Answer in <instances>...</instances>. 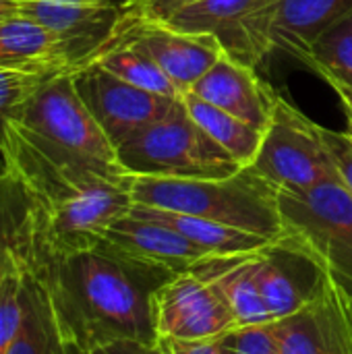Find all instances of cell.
Listing matches in <instances>:
<instances>
[{"mask_svg":"<svg viewBox=\"0 0 352 354\" xmlns=\"http://www.w3.org/2000/svg\"><path fill=\"white\" fill-rule=\"evenodd\" d=\"M191 2L195 0H127L120 6L118 25L135 21H168L176 10Z\"/></svg>","mask_w":352,"mask_h":354,"instance_id":"obj_26","label":"cell"},{"mask_svg":"<svg viewBox=\"0 0 352 354\" xmlns=\"http://www.w3.org/2000/svg\"><path fill=\"white\" fill-rule=\"evenodd\" d=\"M349 135L352 137V120H351V118H349Z\"/></svg>","mask_w":352,"mask_h":354,"instance_id":"obj_36","label":"cell"},{"mask_svg":"<svg viewBox=\"0 0 352 354\" xmlns=\"http://www.w3.org/2000/svg\"><path fill=\"white\" fill-rule=\"evenodd\" d=\"M17 270H21V263L15 247V234L0 226V282Z\"/></svg>","mask_w":352,"mask_h":354,"instance_id":"obj_28","label":"cell"},{"mask_svg":"<svg viewBox=\"0 0 352 354\" xmlns=\"http://www.w3.org/2000/svg\"><path fill=\"white\" fill-rule=\"evenodd\" d=\"M180 102L191 114V118L207 133V137L216 141L241 168H249L255 162L257 151L261 147L263 131L203 102L191 91L183 93Z\"/></svg>","mask_w":352,"mask_h":354,"instance_id":"obj_19","label":"cell"},{"mask_svg":"<svg viewBox=\"0 0 352 354\" xmlns=\"http://www.w3.org/2000/svg\"><path fill=\"white\" fill-rule=\"evenodd\" d=\"M48 292L66 346L89 353L112 342L156 344L154 295L174 272L100 243L62 257L19 261Z\"/></svg>","mask_w":352,"mask_h":354,"instance_id":"obj_1","label":"cell"},{"mask_svg":"<svg viewBox=\"0 0 352 354\" xmlns=\"http://www.w3.org/2000/svg\"><path fill=\"white\" fill-rule=\"evenodd\" d=\"M131 214L160 222V224L176 230L178 234H183L185 239H189L193 245H197L214 255L253 253V251L266 249L268 245H272L276 241V239H266V236H259V234H253V232H247L241 228L218 224V222H212L205 218L178 214V212H170V209H158V207H149V205H141V203H133Z\"/></svg>","mask_w":352,"mask_h":354,"instance_id":"obj_18","label":"cell"},{"mask_svg":"<svg viewBox=\"0 0 352 354\" xmlns=\"http://www.w3.org/2000/svg\"><path fill=\"white\" fill-rule=\"evenodd\" d=\"M110 41L131 44L149 56L174 83L180 95L191 91V87L224 54V48L216 37L183 31L162 21H135L118 25Z\"/></svg>","mask_w":352,"mask_h":354,"instance_id":"obj_10","label":"cell"},{"mask_svg":"<svg viewBox=\"0 0 352 354\" xmlns=\"http://www.w3.org/2000/svg\"><path fill=\"white\" fill-rule=\"evenodd\" d=\"M133 203L205 218L266 239L282 236L278 189L253 168L224 178L131 176Z\"/></svg>","mask_w":352,"mask_h":354,"instance_id":"obj_2","label":"cell"},{"mask_svg":"<svg viewBox=\"0 0 352 354\" xmlns=\"http://www.w3.org/2000/svg\"><path fill=\"white\" fill-rule=\"evenodd\" d=\"M12 122L60 168L112 178L129 176L114 143L81 100L73 71L48 77Z\"/></svg>","mask_w":352,"mask_h":354,"instance_id":"obj_3","label":"cell"},{"mask_svg":"<svg viewBox=\"0 0 352 354\" xmlns=\"http://www.w3.org/2000/svg\"><path fill=\"white\" fill-rule=\"evenodd\" d=\"M276 330L282 354H352L351 297L328 276L322 292Z\"/></svg>","mask_w":352,"mask_h":354,"instance_id":"obj_12","label":"cell"},{"mask_svg":"<svg viewBox=\"0 0 352 354\" xmlns=\"http://www.w3.org/2000/svg\"><path fill=\"white\" fill-rule=\"evenodd\" d=\"M56 73H35L0 66V139L10 120H15L41 83Z\"/></svg>","mask_w":352,"mask_h":354,"instance_id":"obj_23","label":"cell"},{"mask_svg":"<svg viewBox=\"0 0 352 354\" xmlns=\"http://www.w3.org/2000/svg\"><path fill=\"white\" fill-rule=\"evenodd\" d=\"M324 137L332 153L338 180L352 193V137L349 135V131L340 133V131H330L326 127H324Z\"/></svg>","mask_w":352,"mask_h":354,"instance_id":"obj_27","label":"cell"},{"mask_svg":"<svg viewBox=\"0 0 352 354\" xmlns=\"http://www.w3.org/2000/svg\"><path fill=\"white\" fill-rule=\"evenodd\" d=\"M340 95V100H342V106H344V110H346V116L352 120V95L351 93H338Z\"/></svg>","mask_w":352,"mask_h":354,"instance_id":"obj_32","label":"cell"},{"mask_svg":"<svg viewBox=\"0 0 352 354\" xmlns=\"http://www.w3.org/2000/svg\"><path fill=\"white\" fill-rule=\"evenodd\" d=\"M0 66L62 73L75 71L77 58L62 37L31 19L8 10L0 15Z\"/></svg>","mask_w":352,"mask_h":354,"instance_id":"obj_15","label":"cell"},{"mask_svg":"<svg viewBox=\"0 0 352 354\" xmlns=\"http://www.w3.org/2000/svg\"><path fill=\"white\" fill-rule=\"evenodd\" d=\"M68 348V354H83L81 351H77V348H73V346H66Z\"/></svg>","mask_w":352,"mask_h":354,"instance_id":"obj_35","label":"cell"},{"mask_svg":"<svg viewBox=\"0 0 352 354\" xmlns=\"http://www.w3.org/2000/svg\"><path fill=\"white\" fill-rule=\"evenodd\" d=\"M129 176L160 178H224L243 168L191 118L183 102L158 122L116 147Z\"/></svg>","mask_w":352,"mask_h":354,"instance_id":"obj_4","label":"cell"},{"mask_svg":"<svg viewBox=\"0 0 352 354\" xmlns=\"http://www.w3.org/2000/svg\"><path fill=\"white\" fill-rule=\"evenodd\" d=\"M237 328L226 299L193 270L174 274L154 295L156 342L218 340Z\"/></svg>","mask_w":352,"mask_h":354,"instance_id":"obj_7","label":"cell"},{"mask_svg":"<svg viewBox=\"0 0 352 354\" xmlns=\"http://www.w3.org/2000/svg\"><path fill=\"white\" fill-rule=\"evenodd\" d=\"M160 344L168 354H224L218 340H205V342H170V340H160Z\"/></svg>","mask_w":352,"mask_h":354,"instance_id":"obj_29","label":"cell"},{"mask_svg":"<svg viewBox=\"0 0 352 354\" xmlns=\"http://www.w3.org/2000/svg\"><path fill=\"white\" fill-rule=\"evenodd\" d=\"M89 62H98L100 66H104L106 71H110L118 79H122V81L143 89V91L164 95V97H172V100L180 97V91L160 71V66L149 56H145L141 50H137L131 44L110 41Z\"/></svg>","mask_w":352,"mask_h":354,"instance_id":"obj_21","label":"cell"},{"mask_svg":"<svg viewBox=\"0 0 352 354\" xmlns=\"http://www.w3.org/2000/svg\"><path fill=\"white\" fill-rule=\"evenodd\" d=\"M23 324V270L0 282V354H8Z\"/></svg>","mask_w":352,"mask_h":354,"instance_id":"obj_24","label":"cell"},{"mask_svg":"<svg viewBox=\"0 0 352 354\" xmlns=\"http://www.w3.org/2000/svg\"><path fill=\"white\" fill-rule=\"evenodd\" d=\"M282 236L305 249L352 299V193L340 180L278 191Z\"/></svg>","mask_w":352,"mask_h":354,"instance_id":"obj_5","label":"cell"},{"mask_svg":"<svg viewBox=\"0 0 352 354\" xmlns=\"http://www.w3.org/2000/svg\"><path fill=\"white\" fill-rule=\"evenodd\" d=\"M317 75L324 77L336 89V93H351L352 95V71H330V68H322V71H317Z\"/></svg>","mask_w":352,"mask_h":354,"instance_id":"obj_30","label":"cell"},{"mask_svg":"<svg viewBox=\"0 0 352 354\" xmlns=\"http://www.w3.org/2000/svg\"><path fill=\"white\" fill-rule=\"evenodd\" d=\"M249 168L278 191H307L338 180L324 127L309 120L282 95L276 97L261 147Z\"/></svg>","mask_w":352,"mask_h":354,"instance_id":"obj_6","label":"cell"},{"mask_svg":"<svg viewBox=\"0 0 352 354\" xmlns=\"http://www.w3.org/2000/svg\"><path fill=\"white\" fill-rule=\"evenodd\" d=\"M351 307H352V299H351Z\"/></svg>","mask_w":352,"mask_h":354,"instance_id":"obj_37","label":"cell"},{"mask_svg":"<svg viewBox=\"0 0 352 354\" xmlns=\"http://www.w3.org/2000/svg\"><path fill=\"white\" fill-rule=\"evenodd\" d=\"M73 77L81 100L104 129L108 139L114 143V147L122 145L145 127L164 118L180 100L143 91L118 79L98 62L79 66L73 71Z\"/></svg>","mask_w":352,"mask_h":354,"instance_id":"obj_8","label":"cell"},{"mask_svg":"<svg viewBox=\"0 0 352 354\" xmlns=\"http://www.w3.org/2000/svg\"><path fill=\"white\" fill-rule=\"evenodd\" d=\"M149 346H143L139 342H131V340H122V342H112V344H106V346H100V348H93L89 353L83 354H147Z\"/></svg>","mask_w":352,"mask_h":354,"instance_id":"obj_31","label":"cell"},{"mask_svg":"<svg viewBox=\"0 0 352 354\" xmlns=\"http://www.w3.org/2000/svg\"><path fill=\"white\" fill-rule=\"evenodd\" d=\"M351 10L352 0H272V46L303 62L317 37Z\"/></svg>","mask_w":352,"mask_h":354,"instance_id":"obj_17","label":"cell"},{"mask_svg":"<svg viewBox=\"0 0 352 354\" xmlns=\"http://www.w3.org/2000/svg\"><path fill=\"white\" fill-rule=\"evenodd\" d=\"M303 62L315 73L322 68L352 71V10L317 37Z\"/></svg>","mask_w":352,"mask_h":354,"instance_id":"obj_22","label":"cell"},{"mask_svg":"<svg viewBox=\"0 0 352 354\" xmlns=\"http://www.w3.org/2000/svg\"><path fill=\"white\" fill-rule=\"evenodd\" d=\"M224 354H282L276 322L243 326L220 338Z\"/></svg>","mask_w":352,"mask_h":354,"instance_id":"obj_25","label":"cell"},{"mask_svg":"<svg viewBox=\"0 0 352 354\" xmlns=\"http://www.w3.org/2000/svg\"><path fill=\"white\" fill-rule=\"evenodd\" d=\"M259 251L207 255L191 270L214 284L232 309L239 328L270 324L272 317L263 305L257 282Z\"/></svg>","mask_w":352,"mask_h":354,"instance_id":"obj_16","label":"cell"},{"mask_svg":"<svg viewBox=\"0 0 352 354\" xmlns=\"http://www.w3.org/2000/svg\"><path fill=\"white\" fill-rule=\"evenodd\" d=\"M12 10V0H0V15Z\"/></svg>","mask_w":352,"mask_h":354,"instance_id":"obj_33","label":"cell"},{"mask_svg":"<svg viewBox=\"0 0 352 354\" xmlns=\"http://www.w3.org/2000/svg\"><path fill=\"white\" fill-rule=\"evenodd\" d=\"M8 354H68L60 338L48 292L27 270H23V324Z\"/></svg>","mask_w":352,"mask_h":354,"instance_id":"obj_20","label":"cell"},{"mask_svg":"<svg viewBox=\"0 0 352 354\" xmlns=\"http://www.w3.org/2000/svg\"><path fill=\"white\" fill-rule=\"evenodd\" d=\"M191 93L259 131H266L278 97V93L259 79L255 66L228 52L191 87Z\"/></svg>","mask_w":352,"mask_h":354,"instance_id":"obj_13","label":"cell"},{"mask_svg":"<svg viewBox=\"0 0 352 354\" xmlns=\"http://www.w3.org/2000/svg\"><path fill=\"white\" fill-rule=\"evenodd\" d=\"M147 354H168V353H166L160 344H154V346H149V348H147Z\"/></svg>","mask_w":352,"mask_h":354,"instance_id":"obj_34","label":"cell"},{"mask_svg":"<svg viewBox=\"0 0 352 354\" xmlns=\"http://www.w3.org/2000/svg\"><path fill=\"white\" fill-rule=\"evenodd\" d=\"M270 4L272 0H195L162 23L212 35L224 52L255 66L274 50Z\"/></svg>","mask_w":352,"mask_h":354,"instance_id":"obj_9","label":"cell"},{"mask_svg":"<svg viewBox=\"0 0 352 354\" xmlns=\"http://www.w3.org/2000/svg\"><path fill=\"white\" fill-rule=\"evenodd\" d=\"M102 241L108 243L110 247L127 253L129 257L166 268L174 274L187 272L203 257L214 255V253H207L205 249L193 245L189 239H185L176 230H172L160 222L139 218L131 212L127 216L118 218L104 232Z\"/></svg>","mask_w":352,"mask_h":354,"instance_id":"obj_14","label":"cell"},{"mask_svg":"<svg viewBox=\"0 0 352 354\" xmlns=\"http://www.w3.org/2000/svg\"><path fill=\"white\" fill-rule=\"evenodd\" d=\"M328 274L299 245L280 236L259 251L257 282L272 322L307 307L324 288Z\"/></svg>","mask_w":352,"mask_h":354,"instance_id":"obj_11","label":"cell"}]
</instances>
